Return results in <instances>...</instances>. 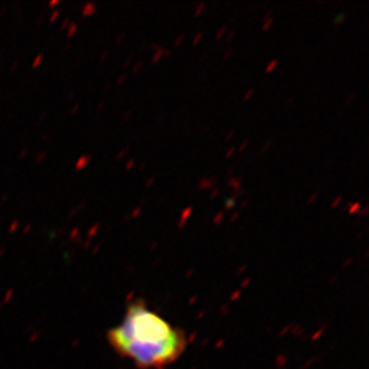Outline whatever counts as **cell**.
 I'll return each instance as SVG.
<instances>
[{
    "label": "cell",
    "instance_id": "6da1fadb",
    "mask_svg": "<svg viewBox=\"0 0 369 369\" xmlns=\"http://www.w3.org/2000/svg\"><path fill=\"white\" fill-rule=\"evenodd\" d=\"M110 347L139 369H165L186 349V336L142 300L130 302L117 326L108 332Z\"/></svg>",
    "mask_w": 369,
    "mask_h": 369
},
{
    "label": "cell",
    "instance_id": "7a4b0ae2",
    "mask_svg": "<svg viewBox=\"0 0 369 369\" xmlns=\"http://www.w3.org/2000/svg\"><path fill=\"white\" fill-rule=\"evenodd\" d=\"M216 178L213 177V178H210V179H207V178H203V179H201L200 180V183H198V189L200 190H206V189H209V188H212L214 184L216 183Z\"/></svg>",
    "mask_w": 369,
    "mask_h": 369
},
{
    "label": "cell",
    "instance_id": "3957f363",
    "mask_svg": "<svg viewBox=\"0 0 369 369\" xmlns=\"http://www.w3.org/2000/svg\"><path fill=\"white\" fill-rule=\"evenodd\" d=\"M227 186L228 188H232L234 190H239L241 189V179L240 178H230L228 182H227Z\"/></svg>",
    "mask_w": 369,
    "mask_h": 369
},
{
    "label": "cell",
    "instance_id": "277c9868",
    "mask_svg": "<svg viewBox=\"0 0 369 369\" xmlns=\"http://www.w3.org/2000/svg\"><path fill=\"white\" fill-rule=\"evenodd\" d=\"M263 22H264V24H263V31H267V30L272 25V23H273V18L271 17V11H269V12L265 15Z\"/></svg>",
    "mask_w": 369,
    "mask_h": 369
},
{
    "label": "cell",
    "instance_id": "5b68a950",
    "mask_svg": "<svg viewBox=\"0 0 369 369\" xmlns=\"http://www.w3.org/2000/svg\"><path fill=\"white\" fill-rule=\"evenodd\" d=\"M277 65H278V59H273L272 61H270V62L268 63V66L265 67V73H270V72H272V71L277 67Z\"/></svg>",
    "mask_w": 369,
    "mask_h": 369
},
{
    "label": "cell",
    "instance_id": "8992f818",
    "mask_svg": "<svg viewBox=\"0 0 369 369\" xmlns=\"http://www.w3.org/2000/svg\"><path fill=\"white\" fill-rule=\"evenodd\" d=\"M236 198H234V197H231V198H227V200H225V207H226V209H233L234 207H235V204H236V201H235Z\"/></svg>",
    "mask_w": 369,
    "mask_h": 369
},
{
    "label": "cell",
    "instance_id": "52a82bcc",
    "mask_svg": "<svg viewBox=\"0 0 369 369\" xmlns=\"http://www.w3.org/2000/svg\"><path fill=\"white\" fill-rule=\"evenodd\" d=\"M193 213V208L191 207H188V208H185L183 212H182V215H180V220H183V221H188V219H189V216L191 215Z\"/></svg>",
    "mask_w": 369,
    "mask_h": 369
},
{
    "label": "cell",
    "instance_id": "ba28073f",
    "mask_svg": "<svg viewBox=\"0 0 369 369\" xmlns=\"http://www.w3.org/2000/svg\"><path fill=\"white\" fill-rule=\"evenodd\" d=\"M223 217H225V212H223V210L219 212V213L215 215V217H214V223H215V225H220V223L222 222Z\"/></svg>",
    "mask_w": 369,
    "mask_h": 369
},
{
    "label": "cell",
    "instance_id": "9c48e42d",
    "mask_svg": "<svg viewBox=\"0 0 369 369\" xmlns=\"http://www.w3.org/2000/svg\"><path fill=\"white\" fill-rule=\"evenodd\" d=\"M360 208H361V202H355V203H351V206L349 207V212L350 214H354L356 213V212H358L360 210Z\"/></svg>",
    "mask_w": 369,
    "mask_h": 369
},
{
    "label": "cell",
    "instance_id": "30bf717a",
    "mask_svg": "<svg viewBox=\"0 0 369 369\" xmlns=\"http://www.w3.org/2000/svg\"><path fill=\"white\" fill-rule=\"evenodd\" d=\"M163 50H164V49H161V50H159V52H156V53H154L153 59H152V63H153V65L158 63V62L160 61V59L163 58Z\"/></svg>",
    "mask_w": 369,
    "mask_h": 369
},
{
    "label": "cell",
    "instance_id": "8fae6325",
    "mask_svg": "<svg viewBox=\"0 0 369 369\" xmlns=\"http://www.w3.org/2000/svg\"><path fill=\"white\" fill-rule=\"evenodd\" d=\"M204 7H206V4H204V2H200V4H198V6L196 7V12H195V16H200V15H201V13L203 12Z\"/></svg>",
    "mask_w": 369,
    "mask_h": 369
},
{
    "label": "cell",
    "instance_id": "7c38bea8",
    "mask_svg": "<svg viewBox=\"0 0 369 369\" xmlns=\"http://www.w3.org/2000/svg\"><path fill=\"white\" fill-rule=\"evenodd\" d=\"M202 37H203V31H198V32H197V35L194 37V42H193V44H194V45H197V44L200 43V41H201V39H202Z\"/></svg>",
    "mask_w": 369,
    "mask_h": 369
},
{
    "label": "cell",
    "instance_id": "4fadbf2b",
    "mask_svg": "<svg viewBox=\"0 0 369 369\" xmlns=\"http://www.w3.org/2000/svg\"><path fill=\"white\" fill-rule=\"evenodd\" d=\"M226 31H227V26H226V25L221 26V28H220V30H219V32L216 34V37H215V39H220L221 37H222V35H223V34H225Z\"/></svg>",
    "mask_w": 369,
    "mask_h": 369
},
{
    "label": "cell",
    "instance_id": "5bb4252c",
    "mask_svg": "<svg viewBox=\"0 0 369 369\" xmlns=\"http://www.w3.org/2000/svg\"><path fill=\"white\" fill-rule=\"evenodd\" d=\"M185 39V36L184 35H179L175 41V47H179V45H182V43H183V41Z\"/></svg>",
    "mask_w": 369,
    "mask_h": 369
},
{
    "label": "cell",
    "instance_id": "9a60e30c",
    "mask_svg": "<svg viewBox=\"0 0 369 369\" xmlns=\"http://www.w3.org/2000/svg\"><path fill=\"white\" fill-rule=\"evenodd\" d=\"M342 200H343V197H342V196H338V197H337V198H336V200L332 202L331 208H332V209H334V208H336V207H337V206H338V204L342 202Z\"/></svg>",
    "mask_w": 369,
    "mask_h": 369
},
{
    "label": "cell",
    "instance_id": "2e32d148",
    "mask_svg": "<svg viewBox=\"0 0 369 369\" xmlns=\"http://www.w3.org/2000/svg\"><path fill=\"white\" fill-rule=\"evenodd\" d=\"M253 93H254V89H250V90L246 92V95L244 96V100H245V102H246V100H249L250 98L252 97Z\"/></svg>",
    "mask_w": 369,
    "mask_h": 369
},
{
    "label": "cell",
    "instance_id": "e0dca14e",
    "mask_svg": "<svg viewBox=\"0 0 369 369\" xmlns=\"http://www.w3.org/2000/svg\"><path fill=\"white\" fill-rule=\"evenodd\" d=\"M318 195H319V191H314V193H313V195H311V196H310V198H308L307 203H308V204H311L312 202H314V201H315V198L318 197Z\"/></svg>",
    "mask_w": 369,
    "mask_h": 369
},
{
    "label": "cell",
    "instance_id": "ac0fdd59",
    "mask_svg": "<svg viewBox=\"0 0 369 369\" xmlns=\"http://www.w3.org/2000/svg\"><path fill=\"white\" fill-rule=\"evenodd\" d=\"M358 214H360V216H366V215L368 214V207H367V206L363 207L361 210H358Z\"/></svg>",
    "mask_w": 369,
    "mask_h": 369
},
{
    "label": "cell",
    "instance_id": "d6986e66",
    "mask_svg": "<svg viewBox=\"0 0 369 369\" xmlns=\"http://www.w3.org/2000/svg\"><path fill=\"white\" fill-rule=\"evenodd\" d=\"M219 194H220V190H219V189H214L213 191H212V194H210V197H209V198H210V200H214L215 197L219 196Z\"/></svg>",
    "mask_w": 369,
    "mask_h": 369
},
{
    "label": "cell",
    "instance_id": "ffe728a7",
    "mask_svg": "<svg viewBox=\"0 0 369 369\" xmlns=\"http://www.w3.org/2000/svg\"><path fill=\"white\" fill-rule=\"evenodd\" d=\"M234 152H235V146H232L228 151H227V153H226V158H230V156L233 154Z\"/></svg>",
    "mask_w": 369,
    "mask_h": 369
},
{
    "label": "cell",
    "instance_id": "44dd1931",
    "mask_svg": "<svg viewBox=\"0 0 369 369\" xmlns=\"http://www.w3.org/2000/svg\"><path fill=\"white\" fill-rule=\"evenodd\" d=\"M247 143H249V142H247V141L245 140V141H244V142L241 143V146L239 147V152H243V151H244V149H245V148L247 147Z\"/></svg>",
    "mask_w": 369,
    "mask_h": 369
},
{
    "label": "cell",
    "instance_id": "7402d4cb",
    "mask_svg": "<svg viewBox=\"0 0 369 369\" xmlns=\"http://www.w3.org/2000/svg\"><path fill=\"white\" fill-rule=\"evenodd\" d=\"M232 52H233V49H232V48H228V50H227V52H226V53H225V60H227V59L230 58V55H231V53H232Z\"/></svg>",
    "mask_w": 369,
    "mask_h": 369
},
{
    "label": "cell",
    "instance_id": "603a6c76",
    "mask_svg": "<svg viewBox=\"0 0 369 369\" xmlns=\"http://www.w3.org/2000/svg\"><path fill=\"white\" fill-rule=\"evenodd\" d=\"M185 223H186V221L180 220V221H179V223H178V228H179V230H182V228L184 227V225H185Z\"/></svg>",
    "mask_w": 369,
    "mask_h": 369
},
{
    "label": "cell",
    "instance_id": "cb8c5ba5",
    "mask_svg": "<svg viewBox=\"0 0 369 369\" xmlns=\"http://www.w3.org/2000/svg\"><path fill=\"white\" fill-rule=\"evenodd\" d=\"M233 134H234V130H232V132H230V133H228V135L226 136V137H225V140H226V141H230V140H231V137H232V136H233Z\"/></svg>",
    "mask_w": 369,
    "mask_h": 369
},
{
    "label": "cell",
    "instance_id": "d4e9b609",
    "mask_svg": "<svg viewBox=\"0 0 369 369\" xmlns=\"http://www.w3.org/2000/svg\"><path fill=\"white\" fill-rule=\"evenodd\" d=\"M354 98H355V95H350L348 97V100H347V105H349V103H351L354 100Z\"/></svg>",
    "mask_w": 369,
    "mask_h": 369
},
{
    "label": "cell",
    "instance_id": "484cf974",
    "mask_svg": "<svg viewBox=\"0 0 369 369\" xmlns=\"http://www.w3.org/2000/svg\"><path fill=\"white\" fill-rule=\"evenodd\" d=\"M153 183H154V178H151V179L147 182V188H151V186L153 185Z\"/></svg>",
    "mask_w": 369,
    "mask_h": 369
},
{
    "label": "cell",
    "instance_id": "4316f807",
    "mask_svg": "<svg viewBox=\"0 0 369 369\" xmlns=\"http://www.w3.org/2000/svg\"><path fill=\"white\" fill-rule=\"evenodd\" d=\"M238 216H239V212H235V213H234L233 215L231 216V221L233 222V221L235 220V219H236V217H238Z\"/></svg>",
    "mask_w": 369,
    "mask_h": 369
},
{
    "label": "cell",
    "instance_id": "83f0119b",
    "mask_svg": "<svg viewBox=\"0 0 369 369\" xmlns=\"http://www.w3.org/2000/svg\"><path fill=\"white\" fill-rule=\"evenodd\" d=\"M163 55H166V56H171V50H166V49H164V50H163Z\"/></svg>",
    "mask_w": 369,
    "mask_h": 369
},
{
    "label": "cell",
    "instance_id": "f1b7e54d",
    "mask_svg": "<svg viewBox=\"0 0 369 369\" xmlns=\"http://www.w3.org/2000/svg\"><path fill=\"white\" fill-rule=\"evenodd\" d=\"M234 35H235V31H232V32H231V34L228 35V37H227V41L230 42V41H231V39H232L234 37Z\"/></svg>",
    "mask_w": 369,
    "mask_h": 369
},
{
    "label": "cell",
    "instance_id": "f546056e",
    "mask_svg": "<svg viewBox=\"0 0 369 369\" xmlns=\"http://www.w3.org/2000/svg\"><path fill=\"white\" fill-rule=\"evenodd\" d=\"M343 18H344V16H339V17H337V20H334L336 23H342L343 22Z\"/></svg>",
    "mask_w": 369,
    "mask_h": 369
},
{
    "label": "cell",
    "instance_id": "4dcf8cb0",
    "mask_svg": "<svg viewBox=\"0 0 369 369\" xmlns=\"http://www.w3.org/2000/svg\"><path fill=\"white\" fill-rule=\"evenodd\" d=\"M270 146H271V142H268V143H267V146H265V147H263V149H262V151H263V152H265V151H267V149H268Z\"/></svg>",
    "mask_w": 369,
    "mask_h": 369
},
{
    "label": "cell",
    "instance_id": "1f68e13d",
    "mask_svg": "<svg viewBox=\"0 0 369 369\" xmlns=\"http://www.w3.org/2000/svg\"><path fill=\"white\" fill-rule=\"evenodd\" d=\"M247 204H249V200H245V201L241 203V208H245Z\"/></svg>",
    "mask_w": 369,
    "mask_h": 369
},
{
    "label": "cell",
    "instance_id": "d6a6232c",
    "mask_svg": "<svg viewBox=\"0 0 369 369\" xmlns=\"http://www.w3.org/2000/svg\"><path fill=\"white\" fill-rule=\"evenodd\" d=\"M140 210H141V209H140V208H137V209H135V213H134V216H136V215H139V213H140Z\"/></svg>",
    "mask_w": 369,
    "mask_h": 369
},
{
    "label": "cell",
    "instance_id": "836d02e7",
    "mask_svg": "<svg viewBox=\"0 0 369 369\" xmlns=\"http://www.w3.org/2000/svg\"><path fill=\"white\" fill-rule=\"evenodd\" d=\"M141 66H142V63H139V65H137V66H136L135 72H136V71H139V68H141Z\"/></svg>",
    "mask_w": 369,
    "mask_h": 369
},
{
    "label": "cell",
    "instance_id": "e575fe53",
    "mask_svg": "<svg viewBox=\"0 0 369 369\" xmlns=\"http://www.w3.org/2000/svg\"><path fill=\"white\" fill-rule=\"evenodd\" d=\"M232 171H233V167H231V169L228 170V175H231V173H232Z\"/></svg>",
    "mask_w": 369,
    "mask_h": 369
}]
</instances>
